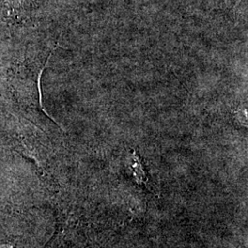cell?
<instances>
[{"label": "cell", "mask_w": 248, "mask_h": 248, "mask_svg": "<svg viewBox=\"0 0 248 248\" xmlns=\"http://www.w3.org/2000/svg\"><path fill=\"white\" fill-rule=\"evenodd\" d=\"M0 248H15L14 246L10 243H1L0 244Z\"/></svg>", "instance_id": "7a4b0ae2"}, {"label": "cell", "mask_w": 248, "mask_h": 248, "mask_svg": "<svg viewBox=\"0 0 248 248\" xmlns=\"http://www.w3.org/2000/svg\"><path fill=\"white\" fill-rule=\"evenodd\" d=\"M133 171H134V176L137 181L139 182H143L145 180V175H144V172L142 170V167H141L140 163L138 162V159L135 155V154H133Z\"/></svg>", "instance_id": "6da1fadb"}]
</instances>
